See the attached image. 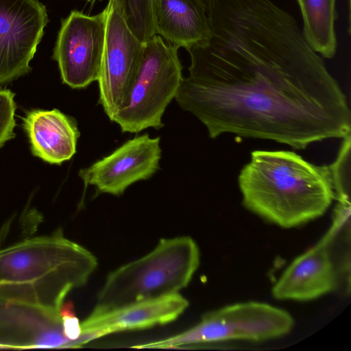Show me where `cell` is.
Returning a JSON list of instances; mask_svg holds the SVG:
<instances>
[{
  "label": "cell",
  "instance_id": "cell-1",
  "mask_svg": "<svg viewBox=\"0 0 351 351\" xmlns=\"http://www.w3.org/2000/svg\"><path fill=\"white\" fill-rule=\"evenodd\" d=\"M211 31L187 50L175 99L211 138L223 134L302 149L350 134L346 97L295 19L272 0H205Z\"/></svg>",
  "mask_w": 351,
  "mask_h": 351
},
{
  "label": "cell",
  "instance_id": "cell-2",
  "mask_svg": "<svg viewBox=\"0 0 351 351\" xmlns=\"http://www.w3.org/2000/svg\"><path fill=\"white\" fill-rule=\"evenodd\" d=\"M238 182L243 206L284 228L321 217L335 199L329 166L289 151L252 152Z\"/></svg>",
  "mask_w": 351,
  "mask_h": 351
},
{
  "label": "cell",
  "instance_id": "cell-3",
  "mask_svg": "<svg viewBox=\"0 0 351 351\" xmlns=\"http://www.w3.org/2000/svg\"><path fill=\"white\" fill-rule=\"evenodd\" d=\"M95 255L61 230L0 249V282L28 285L40 302L60 310L67 294L97 267Z\"/></svg>",
  "mask_w": 351,
  "mask_h": 351
},
{
  "label": "cell",
  "instance_id": "cell-4",
  "mask_svg": "<svg viewBox=\"0 0 351 351\" xmlns=\"http://www.w3.org/2000/svg\"><path fill=\"white\" fill-rule=\"evenodd\" d=\"M199 261V247L191 237L162 239L150 252L108 275L91 314L178 293Z\"/></svg>",
  "mask_w": 351,
  "mask_h": 351
},
{
  "label": "cell",
  "instance_id": "cell-5",
  "mask_svg": "<svg viewBox=\"0 0 351 351\" xmlns=\"http://www.w3.org/2000/svg\"><path fill=\"white\" fill-rule=\"evenodd\" d=\"M178 48L155 34L145 43L141 62L121 106L112 119L123 132L163 127L162 117L182 80Z\"/></svg>",
  "mask_w": 351,
  "mask_h": 351
},
{
  "label": "cell",
  "instance_id": "cell-6",
  "mask_svg": "<svg viewBox=\"0 0 351 351\" xmlns=\"http://www.w3.org/2000/svg\"><path fill=\"white\" fill-rule=\"evenodd\" d=\"M293 326L291 315L283 309L258 302H241L204 314L199 323L182 332L132 348H179L232 340L262 341L288 334Z\"/></svg>",
  "mask_w": 351,
  "mask_h": 351
},
{
  "label": "cell",
  "instance_id": "cell-7",
  "mask_svg": "<svg viewBox=\"0 0 351 351\" xmlns=\"http://www.w3.org/2000/svg\"><path fill=\"white\" fill-rule=\"evenodd\" d=\"M76 347L60 310L43 304L30 286L0 282V348Z\"/></svg>",
  "mask_w": 351,
  "mask_h": 351
},
{
  "label": "cell",
  "instance_id": "cell-8",
  "mask_svg": "<svg viewBox=\"0 0 351 351\" xmlns=\"http://www.w3.org/2000/svg\"><path fill=\"white\" fill-rule=\"evenodd\" d=\"M105 10V41L97 82L99 104L112 120L132 85L145 43L130 28L119 0H109Z\"/></svg>",
  "mask_w": 351,
  "mask_h": 351
},
{
  "label": "cell",
  "instance_id": "cell-9",
  "mask_svg": "<svg viewBox=\"0 0 351 351\" xmlns=\"http://www.w3.org/2000/svg\"><path fill=\"white\" fill-rule=\"evenodd\" d=\"M105 33V9L93 16L73 10L62 21L53 58L63 83L72 88H84L97 81Z\"/></svg>",
  "mask_w": 351,
  "mask_h": 351
},
{
  "label": "cell",
  "instance_id": "cell-10",
  "mask_svg": "<svg viewBox=\"0 0 351 351\" xmlns=\"http://www.w3.org/2000/svg\"><path fill=\"white\" fill-rule=\"evenodd\" d=\"M48 22L38 0H0V84L27 73Z\"/></svg>",
  "mask_w": 351,
  "mask_h": 351
},
{
  "label": "cell",
  "instance_id": "cell-11",
  "mask_svg": "<svg viewBox=\"0 0 351 351\" xmlns=\"http://www.w3.org/2000/svg\"><path fill=\"white\" fill-rule=\"evenodd\" d=\"M161 154L160 137L145 134L128 140L110 155L82 169L79 176L86 188L92 185L98 193L119 196L134 182L151 178L159 168Z\"/></svg>",
  "mask_w": 351,
  "mask_h": 351
},
{
  "label": "cell",
  "instance_id": "cell-12",
  "mask_svg": "<svg viewBox=\"0 0 351 351\" xmlns=\"http://www.w3.org/2000/svg\"><path fill=\"white\" fill-rule=\"evenodd\" d=\"M330 234L295 258L272 289L278 300L308 301L337 288V276L328 251Z\"/></svg>",
  "mask_w": 351,
  "mask_h": 351
},
{
  "label": "cell",
  "instance_id": "cell-13",
  "mask_svg": "<svg viewBox=\"0 0 351 351\" xmlns=\"http://www.w3.org/2000/svg\"><path fill=\"white\" fill-rule=\"evenodd\" d=\"M188 306L189 301L178 293L100 314L90 313L81 322L82 332L99 331L105 336L163 325L176 319Z\"/></svg>",
  "mask_w": 351,
  "mask_h": 351
},
{
  "label": "cell",
  "instance_id": "cell-14",
  "mask_svg": "<svg viewBox=\"0 0 351 351\" xmlns=\"http://www.w3.org/2000/svg\"><path fill=\"white\" fill-rule=\"evenodd\" d=\"M156 34L189 50L206 42L211 31L205 0H153Z\"/></svg>",
  "mask_w": 351,
  "mask_h": 351
},
{
  "label": "cell",
  "instance_id": "cell-15",
  "mask_svg": "<svg viewBox=\"0 0 351 351\" xmlns=\"http://www.w3.org/2000/svg\"><path fill=\"white\" fill-rule=\"evenodd\" d=\"M23 121L35 156L60 165L75 154L80 132L72 118L56 109L34 110Z\"/></svg>",
  "mask_w": 351,
  "mask_h": 351
},
{
  "label": "cell",
  "instance_id": "cell-16",
  "mask_svg": "<svg viewBox=\"0 0 351 351\" xmlns=\"http://www.w3.org/2000/svg\"><path fill=\"white\" fill-rule=\"evenodd\" d=\"M303 20L302 33L311 48L325 58L337 51L336 0H297Z\"/></svg>",
  "mask_w": 351,
  "mask_h": 351
},
{
  "label": "cell",
  "instance_id": "cell-17",
  "mask_svg": "<svg viewBox=\"0 0 351 351\" xmlns=\"http://www.w3.org/2000/svg\"><path fill=\"white\" fill-rule=\"evenodd\" d=\"M130 28L143 43L156 34L153 0H119Z\"/></svg>",
  "mask_w": 351,
  "mask_h": 351
},
{
  "label": "cell",
  "instance_id": "cell-18",
  "mask_svg": "<svg viewBox=\"0 0 351 351\" xmlns=\"http://www.w3.org/2000/svg\"><path fill=\"white\" fill-rule=\"evenodd\" d=\"M14 96L10 90L0 89V147L14 134L16 104Z\"/></svg>",
  "mask_w": 351,
  "mask_h": 351
},
{
  "label": "cell",
  "instance_id": "cell-19",
  "mask_svg": "<svg viewBox=\"0 0 351 351\" xmlns=\"http://www.w3.org/2000/svg\"><path fill=\"white\" fill-rule=\"evenodd\" d=\"M86 1H90V0H86Z\"/></svg>",
  "mask_w": 351,
  "mask_h": 351
}]
</instances>
